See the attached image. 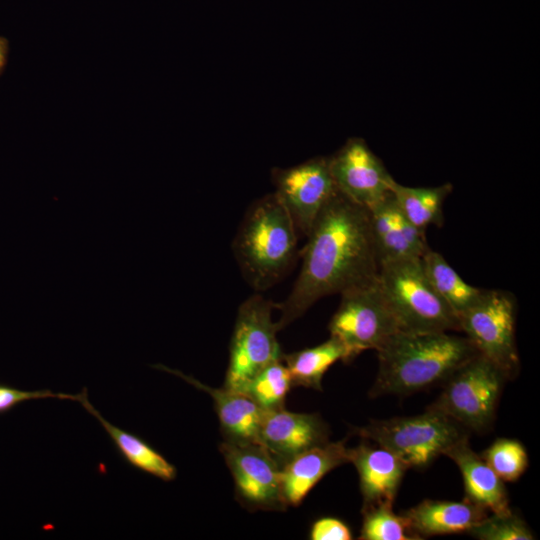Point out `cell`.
I'll return each instance as SVG.
<instances>
[{"instance_id":"6da1fadb","label":"cell","mask_w":540,"mask_h":540,"mask_svg":"<svg viewBox=\"0 0 540 540\" xmlns=\"http://www.w3.org/2000/svg\"><path fill=\"white\" fill-rule=\"evenodd\" d=\"M301 251L302 265L285 301L278 306L281 330L325 296L378 277L381 262L374 243L369 212L336 192L316 218Z\"/></svg>"},{"instance_id":"7a4b0ae2","label":"cell","mask_w":540,"mask_h":540,"mask_svg":"<svg viewBox=\"0 0 540 540\" xmlns=\"http://www.w3.org/2000/svg\"><path fill=\"white\" fill-rule=\"evenodd\" d=\"M378 371L371 397L409 395L444 381L477 354L464 336L398 331L377 350Z\"/></svg>"},{"instance_id":"3957f363","label":"cell","mask_w":540,"mask_h":540,"mask_svg":"<svg viewBox=\"0 0 540 540\" xmlns=\"http://www.w3.org/2000/svg\"><path fill=\"white\" fill-rule=\"evenodd\" d=\"M298 230L274 193L248 208L232 243L240 270L257 291L277 283L298 255Z\"/></svg>"},{"instance_id":"277c9868","label":"cell","mask_w":540,"mask_h":540,"mask_svg":"<svg viewBox=\"0 0 540 540\" xmlns=\"http://www.w3.org/2000/svg\"><path fill=\"white\" fill-rule=\"evenodd\" d=\"M378 281L400 331H459L457 316L433 289L420 258L381 263Z\"/></svg>"},{"instance_id":"5b68a950","label":"cell","mask_w":540,"mask_h":540,"mask_svg":"<svg viewBox=\"0 0 540 540\" xmlns=\"http://www.w3.org/2000/svg\"><path fill=\"white\" fill-rule=\"evenodd\" d=\"M353 434L382 446L399 459L408 469H425L468 431L445 414L427 408L411 416L372 420L354 428Z\"/></svg>"},{"instance_id":"8992f818","label":"cell","mask_w":540,"mask_h":540,"mask_svg":"<svg viewBox=\"0 0 540 540\" xmlns=\"http://www.w3.org/2000/svg\"><path fill=\"white\" fill-rule=\"evenodd\" d=\"M506 381L495 364L476 354L444 381L442 392L427 408L445 414L468 432H485L494 423Z\"/></svg>"},{"instance_id":"52a82bcc","label":"cell","mask_w":540,"mask_h":540,"mask_svg":"<svg viewBox=\"0 0 540 540\" xmlns=\"http://www.w3.org/2000/svg\"><path fill=\"white\" fill-rule=\"evenodd\" d=\"M516 317L514 294L501 289H483L477 301L458 316L459 331L477 354L495 364L508 381L520 371Z\"/></svg>"},{"instance_id":"ba28073f","label":"cell","mask_w":540,"mask_h":540,"mask_svg":"<svg viewBox=\"0 0 540 540\" xmlns=\"http://www.w3.org/2000/svg\"><path fill=\"white\" fill-rule=\"evenodd\" d=\"M275 305L256 294L239 307L229 348V363L224 386L240 391L258 372L273 362L282 360L272 319Z\"/></svg>"},{"instance_id":"9c48e42d","label":"cell","mask_w":540,"mask_h":540,"mask_svg":"<svg viewBox=\"0 0 540 540\" xmlns=\"http://www.w3.org/2000/svg\"><path fill=\"white\" fill-rule=\"evenodd\" d=\"M328 329L355 358L365 350H377L400 331L378 281L344 291Z\"/></svg>"},{"instance_id":"30bf717a","label":"cell","mask_w":540,"mask_h":540,"mask_svg":"<svg viewBox=\"0 0 540 540\" xmlns=\"http://www.w3.org/2000/svg\"><path fill=\"white\" fill-rule=\"evenodd\" d=\"M220 452L235 484L237 500L251 511H284L281 466L258 443L223 441Z\"/></svg>"},{"instance_id":"8fae6325","label":"cell","mask_w":540,"mask_h":540,"mask_svg":"<svg viewBox=\"0 0 540 540\" xmlns=\"http://www.w3.org/2000/svg\"><path fill=\"white\" fill-rule=\"evenodd\" d=\"M275 196L289 213L298 232L308 235L316 218L337 192L328 158L316 157L272 171Z\"/></svg>"},{"instance_id":"7c38bea8","label":"cell","mask_w":540,"mask_h":540,"mask_svg":"<svg viewBox=\"0 0 540 540\" xmlns=\"http://www.w3.org/2000/svg\"><path fill=\"white\" fill-rule=\"evenodd\" d=\"M328 162L337 191L361 206L369 208L391 192L394 178L363 139H349Z\"/></svg>"},{"instance_id":"4fadbf2b","label":"cell","mask_w":540,"mask_h":540,"mask_svg":"<svg viewBox=\"0 0 540 540\" xmlns=\"http://www.w3.org/2000/svg\"><path fill=\"white\" fill-rule=\"evenodd\" d=\"M329 434L328 425L318 414L280 408L264 412L258 444L282 467L298 454L328 442Z\"/></svg>"},{"instance_id":"5bb4252c","label":"cell","mask_w":540,"mask_h":540,"mask_svg":"<svg viewBox=\"0 0 540 540\" xmlns=\"http://www.w3.org/2000/svg\"><path fill=\"white\" fill-rule=\"evenodd\" d=\"M349 463L354 465L359 477L362 509L380 504L393 505L408 470L401 459L388 449L363 439L349 449Z\"/></svg>"},{"instance_id":"9a60e30c","label":"cell","mask_w":540,"mask_h":540,"mask_svg":"<svg viewBox=\"0 0 540 540\" xmlns=\"http://www.w3.org/2000/svg\"><path fill=\"white\" fill-rule=\"evenodd\" d=\"M367 209L381 263L420 258L429 248L425 232L416 228L406 218L392 192Z\"/></svg>"},{"instance_id":"2e32d148","label":"cell","mask_w":540,"mask_h":540,"mask_svg":"<svg viewBox=\"0 0 540 540\" xmlns=\"http://www.w3.org/2000/svg\"><path fill=\"white\" fill-rule=\"evenodd\" d=\"M154 367L181 377L211 396L220 422L223 441L235 444L258 443V434L265 411L247 395L225 387H209L192 376L163 365Z\"/></svg>"},{"instance_id":"e0dca14e","label":"cell","mask_w":540,"mask_h":540,"mask_svg":"<svg viewBox=\"0 0 540 540\" xmlns=\"http://www.w3.org/2000/svg\"><path fill=\"white\" fill-rule=\"evenodd\" d=\"M444 456L458 467L464 486L465 500L480 506L489 513L511 511L509 497L499 476L469 444V435L453 444Z\"/></svg>"},{"instance_id":"ac0fdd59","label":"cell","mask_w":540,"mask_h":540,"mask_svg":"<svg viewBox=\"0 0 540 540\" xmlns=\"http://www.w3.org/2000/svg\"><path fill=\"white\" fill-rule=\"evenodd\" d=\"M346 440L326 442L308 449L281 467V485L287 506H298L330 471L349 463Z\"/></svg>"},{"instance_id":"d6986e66","label":"cell","mask_w":540,"mask_h":540,"mask_svg":"<svg viewBox=\"0 0 540 540\" xmlns=\"http://www.w3.org/2000/svg\"><path fill=\"white\" fill-rule=\"evenodd\" d=\"M489 512L465 499L462 501L425 499L404 511L411 534L425 537L467 533Z\"/></svg>"},{"instance_id":"ffe728a7","label":"cell","mask_w":540,"mask_h":540,"mask_svg":"<svg viewBox=\"0 0 540 540\" xmlns=\"http://www.w3.org/2000/svg\"><path fill=\"white\" fill-rule=\"evenodd\" d=\"M76 401L80 402L91 415L98 419L127 463L164 481H172L176 478L177 470L175 466L168 462L157 450L137 435L114 426L105 420L88 401L86 388L81 393L76 394Z\"/></svg>"},{"instance_id":"44dd1931","label":"cell","mask_w":540,"mask_h":540,"mask_svg":"<svg viewBox=\"0 0 540 540\" xmlns=\"http://www.w3.org/2000/svg\"><path fill=\"white\" fill-rule=\"evenodd\" d=\"M352 359L344 344L332 336L317 346L282 355L292 385L318 391H322L323 376L334 363Z\"/></svg>"},{"instance_id":"7402d4cb","label":"cell","mask_w":540,"mask_h":540,"mask_svg":"<svg viewBox=\"0 0 540 540\" xmlns=\"http://www.w3.org/2000/svg\"><path fill=\"white\" fill-rule=\"evenodd\" d=\"M420 260L433 289L457 318L480 297L483 289L464 281L441 253L429 247Z\"/></svg>"},{"instance_id":"603a6c76","label":"cell","mask_w":540,"mask_h":540,"mask_svg":"<svg viewBox=\"0 0 540 540\" xmlns=\"http://www.w3.org/2000/svg\"><path fill=\"white\" fill-rule=\"evenodd\" d=\"M452 188L450 183L436 187H410L394 180L391 192L406 218L426 232L431 225L442 226L443 205Z\"/></svg>"},{"instance_id":"cb8c5ba5","label":"cell","mask_w":540,"mask_h":540,"mask_svg":"<svg viewBox=\"0 0 540 540\" xmlns=\"http://www.w3.org/2000/svg\"><path fill=\"white\" fill-rule=\"evenodd\" d=\"M292 385L290 373L282 360L266 366L238 391L251 398L264 411L284 408Z\"/></svg>"},{"instance_id":"d4e9b609","label":"cell","mask_w":540,"mask_h":540,"mask_svg":"<svg viewBox=\"0 0 540 540\" xmlns=\"http://www.w3.org/2000/svg\"><path fill=\"white\" fill-rule=\"evenodd\" d=\"M361 540H417L410 532L403 514H396L392 504L362 509Z\"/></svg>"},{"instance_id":"484cf974","label":"cell","mask_w":540,"mask_h":540,"mask_svg":"<svg viewBox=\"0 0 540 540\" xmlns=\"http://www.w3.org/2000/svg\"><path fill=\"white\" fill-rule=\"evenodd\" d=\"M481 456L503 482L517 481L529 466L525 446L513 438L496 439Z\"/></svg>"},{"instance_id":"4316f807","label":"cell","mask_w":540,"mask_h":540,"mask_svg":"<svg viewBox=\"0 0 540 540\" xmlns=\"http://www.w3.org/2000/svg\"><path fill=\"white\" fill-rule=\"evenodd\" d=\"M479 540H533L535 536L527 523L512 510L488 513L467 532Z\"/></svg>"},{"instance_id":"83f0119b","label":"cell","mask_w":540,"mask_h":540,"mask_svg":"<svg viewBox=\"0 0 540 540\" xmlns=\"http://www.w3.org/2000/svg\"><path fill=\"white\" fill-rule=\"evenodd\" d=\"M60 398L75 401L76 396L65 393H53L48 389L24 391L14 387L0 384V413H5L20 403L42 398Z\"/></svg>"},{"instance_id":"f1b7e54d","label":"cell","mask_w":540,"mask_h":540,"mask_svg":"<svg viewBox=\"0 0 540 540\" xmlns=\"http://www.w3.org/2000/svg\"><path fill=\"white\" fill-rule=\"evenodd\" d=\"M309 537L312 540H350L353 535L349 526L342 520L323 517L312 524Z\"/></svg>"},{"instance_id":"f546056e","label":"cell","mask_w":540,"mask_h":540,"mask_svg":"<svg viewBox=\"0 0 540 540\" xmlns=\"http://www.w3.org/2000/svg\"><path fill=\"white\" fill-rule=\"evenodd\" d=\"M9 52V42L6 38L0 36V74L3 71Z\"/></svg>"}]
</instances>
